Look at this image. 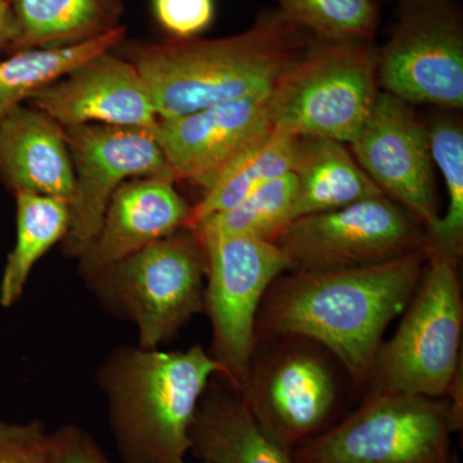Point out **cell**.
Instances as JSON below:
<instances>
[{
  "instance_id": "obj_2",
  "label": "cell",
  "mask_w": 463,
  "mask_h": 463,
  "mask_svg": "<svg viewBox=\"0 0 463 463\" xmlns=\"http://www.w3.org/2000/svg\"><path fill=\"white\" fill-rule=\"evenodd\" d=\"M315 39L273 9L236 35L130 43L124 57L142 75L158 118H172L216 103L269 94Z\"/></svg>"
},
{
  "instance_id": "obj_7",
  "label": "cell",
  "mask_w": 463,
  "mask_h": 463,
  "mask_svg": "<svg viewBox=\"0 0 463 463\" xmlns=\"http://www.w3.org/2000/svg\"><path fill=\"white\" fill-rule=\"evenodd\" d=\"M462 416L452 401L422 395H367L334 428L292 450L294 463H456L452 434Z\"/></svg>"
},
{
  "instance_id": "obj_6",
  "label": "cell",
  "mask_w": 463,
  "mask_h": 463,
  "mask_svg": "<svg viewBox=\"0 0 463 463\" xmlns=\"http://www.w3.org/2000/svg\"><path fill=\"white\" fill-rule=\"evenodd\" d=\"M377 62L373 41L315 39L270 93L273 127L349 145L379 96Z\"/></svg>"
},
{
  "instance_id": "obj_32",
  "label": "cell",
  "mask_w": 463,
  "mask_h": 463,
  "mask_svg": "<svg viewBox=\"0 0 463 463\" xmlns=\"http://www.w3.org/2000/svg\"><path fill=\"white\" fill-rule=\"evenodd\" d=\"M182 463H187V462H185V461H184V462H182ZM197 463H210V462L199 461V462H197Z\"/></svg>"
},
{
  "instance_id": "obj_20",
  "label": "cell",
  "mask_w": 463,
  "mask_h": 463,
  "mask_svg": "<svg viewBox=\"0 0 463 463\" xmlns=\"http://www.w3.org/2000/svg\"><path fill=\"white\" fill-rule=\"evenodd\" d=\"M14 41L9 54L93 41L121 27L125 0H8Z\"/></svg>"
},
{
  "instance_id": "obj_15",
  "label": "cell",
  "mask_w": 463,
  "mask_h": 463,
  "mask_svg": "<svg viewBox=\"0 0 463 463\" xmlns=\"http://www.w3.org/2000/svg\"><path fill=\"white\" fill-rule=\"evenodd\" d=\"M62 128L78 125L152 129L158 116L142 75L114 50L90 57L30 97Z\"/></svg>"
},
{
  "instance_id": "obj_21",
  "label": "cell",
  "mask_w": 463,
  "mask_h": 463,
  "mask_svg": "<svg viewBox=\"0 0 463 463\" xmlns=\"http://www.w3.org/2000/svg\"><path fill=\"white\" fill-rule=\"evenodd\" d=\"M298 137L274 129L232 158L206 188L203 199L192 206L187 228L239 205L268 182L291 173Z\"/></svg>"
},
{
  "instance_id": "obj_19",
  "label": "cell",
  "mask_w": 463,
  "mask_h": 463,
  "mask_svg": "<svg viewBox=\"0 0 463 463\" xmlns=\"http://www.w3.org/2000/svg\"><path fill=\"white\" fill-rule=\"evenodd\" d=\"M292 173L298 179L294 221L385 194L345 143L334 139L298 137Z\"/></svg>"
},
{
  "instance_id": "obj_23",
  "label": "cell",
  "mask_w": 463,
  "mask_h": 463,
  "mask_svg": "<svg viewBox=\"0 0 463 463\" xmlns=\"http://www.w3.org/2000/svg\"><path fill=\"white\" fill-rule=\"evenodd\" d=\"M17 236L0 282V306H14L23 297L33 268L52 246L65 239L70 206L65 201L17 192Z\"/></svg>"
},
{
  "instance_id": "obj_16",
  "label": "cell",
  "mask_w": 463,
  "mask_h": 463,
  "mask_svg": "<svg viewBox=\"0 0 463 463\" xmlns=\"http://www.w3.org/2000/svg\"><path fill=\"white\" fill-rule=\"evenodd\" d=\"M174 183L160 176H143L116 190L99 234L79 258V272L84 279L187 228L192 206L176 192Z\"/></svg>"
},
{
  "instance_id": "obj_8",
  "label": "cell",
  "mask_w": 463,
  "mask_h": 463,
  "mask_svg": "<svg viewBox=\"0 0 463 463\" xmlns=\"http://www.w3.org/2000/svg\"><path fill=\"white\" fill-rule=\"evenodd\" d=\"M206 251L205 309L213 326V356L225 379L245 394L257 353V318L268 288L291 270L276 243L242 236H199Z\"/></svg>"
},
{
  "instance_id": "obj_29",
  "label": "cell",
  "mask_w": 463,
  "mask_h": 463,
  "mask_svg": "<svg viewBox=\"0 0 463 463\" xmlns=\"http://www.w3.org/2000/svg\"><path fill=\"white\" fill-rule=\"evenodd\" d=\"M50 463H112L90 432L63 425L51 434Z\"/></svg>"
},
{
  "instance_id": "obj_10",
  "label": "cell",
  "mask_w": 463,
  "mask_h": 463,
  "mask_svg": "<svg viewBox=\"0 0 463 463\" xmlns=\"http://www.w3.org/2000/svg\"><path fill=\"white\" fill-rule=\"evenodd\" d=\"M381 90L410 103L463 108V16L455 0H403L379 48Z\"/></svg>"
},
{
  "instance_id": "obj_9",
  "label": "cell",
  "mask_w": 463,
  "mask_h": 463,
  "mask_svg": "<svg viewBox=\"0 0 463 463\" xmlns=\"http://www.w3.org/2000/svg\"><path fill=\"white\" fill-rule=\"evenodd\" d=\"M276 245L303 272L371 267L429 249L425 227L386 194L295 219Z\"/></svg>"
},
{
  "instance_id": "obj_3",
  "label": "cell",
  "mask_w": 463,
  "mask_h": 463,
  "mask_svg": "<svg viewBox=\"0 0 463 463\" xmlns=\"http://www.w3.org/2000/svg\"><path fill=\"white\" fill-rule=\"evenodd\" d=\"M224 368L201 345L183 352L121 346L100 365L121 463H182L197 405Z\"/></svg>"
},
{
  "instance_id": "obj_11",
  "label": "cell",
  "mask_w": 463,
  "mask_h": 463,
  "mask_svg": "<svg viewBox=\"0 0 463 463\" xmlns=\"http://www.w3.org/2000/svg\"><path fill=\"white\" fill-rule=\"evenodd\" d=\"M72 170L74 196L63 254L79 259L99 234L112 194L123 183L143 176L174 179L151 129L78 125L63 128Z\"/></svg>"
},
{
  "instance_id": "obj_25",
  "label": "cell",
  "mask_w": 463,
  "mask_h": 463,
  "mask_svg": "<svg viewBox=\"0 0 463 463\" xmlns=\"http://www.w3.org/2000/svg\"><path fill=\"white\" fill-rule=\"evenodd\" d=\"M432 161L437 164L448 194L447 213L428 232L430 252L459 259L463 250V129L453 116H437L428 125Z\"/></svg>"
},
{
  "instance_id": "obj_1",
  "label": "cell",
  "mask_w": 463,
  "mask_h": 463,
  "mask_svg": "<svg viewBox=\"0 0 463 463\" xmlns=\"http://www.w3.org/2000/svg\"><path fill=\"white\" fill-rule=\"evenodd\" d=\"M430 250L355 269L282 274L257 318L258 343L298 337L332 353L353 381L367 383L383 332L410 304Z\"/></svg>"
},
{
  "instance_id": "obj_31",
  "label": "cell",
  "mask_w": 463,
  "mask_h": 463,
  "mask_svg": "<svg viewBox=\"0 0 463 463\" xmlns=\"http://www.w3.org/2000/svg\"><path fill=\"white\" fill-rule=\"evenodd\" d=\"M374 2H385V0H374ZM389 2V0H388ZM399 2H403V0H399Z\"/></svg>"
},
{
  "instance_id": "obj_5",
  "label": "cell",
  "mask_w": 463,
  "mask_h": 463,
  "mask_svg": "<svg viewBox=\"0 0 463 463\" xmlns=\"http://www.w3.org/2000/svg\"><path fill=\"white\" fill-rule=\"evenodd\" d=\"M206 270L203 243L182 228L85 281L106 309L137 326L139 347L157 349L205 309Z\"/></svg>"
},
{
  "instance_id": "obj_13",
  "label": "cell",
  "mask_w": 463,
  "mask_h": 463,
  "mask_svg": "<svg viewBox=\"0 0 463 463\" xmlns=\"http://www.w3.org/2000/svg\"><path fill=\"white\" fill-rule=\"evenodd\" d=\"M259 425L291 453L322 434L337 403V383L319 353L301 346L252 361L245 394Z\"/></svg>"
},
{
  "instance_id": "obj_4",
  "label": "cell",
  "mask_w": 463,
  "mask_h": 463,
  "mask_svg": "<svg viewBox=\"0 0 463 463\" xmlns=\"http://www.w3.org/2000/svg\"><path fill=\"white\" fill-rule=\"evenodd\" d=\"M458 260L431 252L397 332L377 350L367 395L444 398L455 388L463 325Z\"/></svg>"
},
{
  "instance_id": "obj_30",
  "label": "cell",
  "mask_w": 463,
  "mask_h": 463,
  "mask_svg": "<svg viewBox=\"0 0 463 463\" xmlns=\"http://www.w3.org/2000/svg\"><path fill=\"white\" fill-rule=\"evenodd\" d=\"M14 41V20H12L8 0H0V53L9 54Z\"/></svg>"
},
{
  "instance_id": "obj_26",
  "label": "cell",
  "mask_w": 463,
  "mask_h": 463,
  "mask_svg": "<svg viewBox=\"0 0 463 463\" xmlns=\"http://www.w3.org/2000/svg\"><path fill=\"white\" fill-rule=\"evenodd\" d=\"M289 21L318 41H373L380 24L374 0H274Z\"/></svg>"
},
{
  "instance_id": "obj_14",
  "label": "cell",
  "mask_w": 463,
  "mask_h": 463,
  "mask_svg": "<svg viewBox=\"0 0 463 463\" xmlns=\"http://www.w3.org/2000/svg\"><path fill=\"white\" fill-rule=\"evenodd\" d=\"M270 93L216 103L178 118H158L151 133L175 182L185 179L206 190L232 158L272 132Z\"/></svg>"
},
{
  "instance_id": "obj_24",
  "label": "cell",
  "mask_w": 463,
  "mask_h": 463,
  "mask_svg": "<svg viewBox=\"0 0 463 463\" xmlns=\"http://www.w3.org/2000/svg\"><path fill=\"white\" fill-rule=\"evenodd\" d=\"M298 179L294 173L268 182L248 199L194 224L197 236H242L276 243L294 221Z\"/></svg>"
},
{
  "instance_id": "obj_27",
  "label": "cell",
  "mask_w": 463,
  "mask_h": 463,
  "mask_svg": "<svg viewBox=\"0 0 463 463\" xmlns=\"http://www.w3.org/2000/svg\"><path fill=\"white\" fill-rule=\"evenodd\" d=\"M152 16L169 41L200 38L214 23L215 0H151Z\"/></svg>"
},
{
  "instance_id": "obj_12",
  "label": "cell",
  "mask_w": 463,
  "mask_h": 463,
  "mask_svg": "<svg viewBox=\"0 0 463 463\" xmlns=\"http://www.w3.org/2000/svg\"><path fill=\"white\" fill-rule=\"evenodd\" d=\"M356 163L381 188L430 231L438 223L428 125L412 105L380 90L367 120L349 143Z\"/></svg>"
},
{
  "instance_id": "obj_17",
  "label": "cell",
  "mask_w": 463,
  "mask_h": 463,
  "mask_svg": "<svg viewBox=\"0 0 463 463\" xmlns=\"http://www.w3.org/2000/svg\"><path fill=\"white\" fill-rule=\"evenodd\" d=\"M0 178L14 194L71 203L74 170L63 128L35 108L14 109L0 124Z\"/></svg>"
},
{
  "instance_id": "obj_22",
  "label": "cell",
  "mask_w": 463,
  "mask_h": 463,
  "mask_svg": "<svg viewBox=\"0 0 463 463\" xmlns=\"http://www.w3.org/2000/svg\"><path fill=\"white\" fill-rule=\"evenodd\" d=\"M124 41H127V29L121 26L80 44L8 54L0 61V124L35 91L54 83L90 57L114 50Z\"/></svg>"
},
{
  "instance_id": "obj_18",
  "label": "cell",
  "mask_w": 463,
  "mask_h": 463,
  "mask_svg": "<svg viewBox=\"0 0 463 463\" xmlns=\"http://www.w3.org/2000/svg\"><path fill=\"white\" fill-rule=\"evenodd\" d=\"M190 452L210 463H294L263 430L239 390L207 386L190 429Z\"/></svg>"
},
{
  "instance_id": "obj_28",
  "label": "cell",
  "mask_w": 463,
  "mask_h": 463,
  "mask_svg": "<svg viewBox=\"0 0 463 463\" xmlns=\"http://www.w3.org/2000/svg\"><path fill=\"white\" fill-rule=\"evenodd\" d=\"M50 439L42 421L0 420V463H50Z\"/></svg>"
}]
</instances>
